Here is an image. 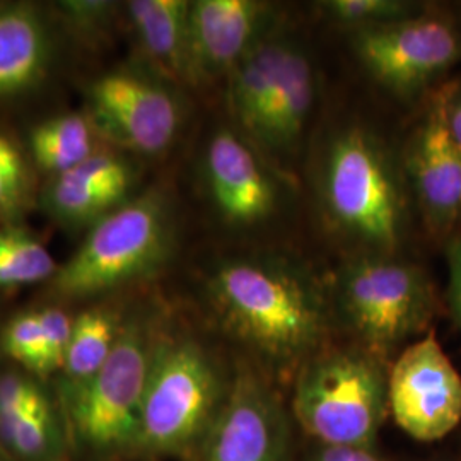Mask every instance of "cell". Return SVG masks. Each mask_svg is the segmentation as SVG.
Wrapping results in <instances>:
<instances>
[{
  "label": "cell",
  "instance_id": "1",
  "mask_svg": "<svg viewBox=\"0 0 461 461\" xmlns=\"http://www.w3.org/2000/svg\"><path fill=\"white\" fill-rule=\"evenodd\" d=\"M207 293L219 323L267 363L301 367L323 342L329 320L321 287L289 258L226 260L209 277Z\"/></svg>",
  "mask_w": 461,
  "mask_h": 461
},
{
  "label": "cell",
  "instance_id": "2",
  "mask_svg": "<svg viewBox=\"0 0 461 461\" xmlns=\"http://www.w3.org/2000/svg\"><path fill=\"white\" fill-rule=\"evenodd\" d=\"M405 176L388 149L359 125L335 133L320 167V198L331 228L367 253L395 255L407 230Z\"/></svg>",
  "mask_w": 461,
  "mask_h": 461
},
{
  "label": "cell",
  "instance_id": "3",
  "mask_svg": "<svg viewBox=\"0 0 461 461\" xmlns=\"http://www.w3.org/2000/svg\"><path fill=\"white\" fill-rule=\"evenodd\" d=\"M228 388L214 357L190 335L159 330L149 367L137 453L190 458L207 445Z\"/></svg>",
  "mask_w": 461,
  "mask_h": 461
},
{
  "label": "cell",
  "instance_id": "4",
  "mask_svg": "<svg viewBox=\"0 0 461 461\" xmlns=\"http://www.w3.org/2000/svg\"><path fill=\"white\" fill-rule=\"evenodd\" d=\"M159 330L156 316L131 314L98 373L76 388H60L67 430L74 445L93 460L137 453L149 367Z\"/></svg>",
  "mask_w": 461,
  "mask_h": 461
},
{
  "label": "cell",
  "instance_id": "5",
  "mask_svg": "<svg viewBox=\"0 0 461 461\" xmlns=\"http://www.w3.org/2000/svg\"><path fill=\"white\" fill-rule=\"evenodd\" d=\"M173 249L169 198L150 188L98 221L51 279V293L81 301L154 276Z\"/></svg>",
  "mask_w": 461,
  "mask_h": 461
},
{
  "label": "cell",
  "instance_id": "6",
  "mask_svg": "<svg viewBox=\"0 0 461 461\" xmlns=\"http://www.w3.org/2000/svg\"><path fill=\"white\" fill-rule=\"evenodd\" d=\"M294 413L327 446L369 447L388 405L381 359L363 347L318 350L299 367Z\"/></svg>",
  "mask_w": 461,
  "mask_h": 461
},
{
  "label": "cell",
  "instance_id": "7",
  "mask_svg": "<svg viewBox=\"0 0 461 461\" xmlns=\"http://www.w3.org/2000/svg\"><path fill=\"white\" fill-rule=\"evenodd\" d=\"M335 296L359 347L381 361L424 330L434 310L424 268L383 253L361 251L340 265Z\"/></svg>",
  "mask_w": 461,
  "mask_h": 461
},
{
  "label": "cell",
  "instance_id": "8",
  "mask_svg": "<svg viewBox=\"0 0 461 461\" xmlns=\"http://www.w3.org/2000/svg\"><path fill=\"white\" fill-rule=\"evenodd\" d=\"M86 118L98 137L116 148L158 156L182 131L183 104L173 84L146 72H106L86 91Z\"/></svg>",
  "mask_w": 461,
  "mask_h": 461
},
{
  "label": "cell",
  "instance_id": "9",
  "mask_svg": "<svg viewBox=\"0 0 461 461\" xmlns=\"http://www.w3.org/2000/svg\"><path fill=\"white\" fill-rule=\"evenodd\" d=\"M364 70L400 98H413L461 60V32L445 16H415L350 33Z\"/></svg>",
  "mask_w": 461,
  "mask_h": 461
},
{
  "label": "cell",
  "instance_id": "10",
  "mask_svg": "<svg viewBox=\"0 0 461 461\" xmlns=\"http://www.w3.org/2000/svg\"><path fill=\"white\" fill-rule=\"evenodd\" d=\"M388 407L396 424L419 441H436L461 420V378L429 333L407 347L388 375Z\"/></svg>",
  "mask_w": 461,
  "mask_h": 461
},
{
  "label": "cell",
  "instance_id": "11",
  "mask_svg": "<svg viewBox=\"0 0 461 461\" xmlns=\"http://www.w3.org/2000/svg\"><path fill=\"white\" fill-rule=\"evenodd\" d=\"M443 86L429 101L403 150V176L429 232L447 238L461 228V146L446 120Z\"/></svg>",
  "mask_w": 461,
  "mask_h": 461
},
{
  "label": "cell",
  "instance_id": "12",
  "mask_svg": "<svg viewBox=\"0 0 461 461\" xmlns=\"http://www.w3.org/2000/svg\"><path fill=\"white\" fill-rule=\"evenodd\" d=\"M285 420L260 373L243 364L228 388L205 461H284Z\"/></svg>",
  "mask_w": 461,
  "mask_h": 461
},
{
  "label": "cell",
  "instance_id": "13",
  "mask_svg": "<svg viewBox=\"0 0 461 461\" xmlns=\"http://www.w3.org/2000/svg\"><path fill=\"white\" fill-rule=\"evenodd\" d=\"M274 5L260 0L190 2L188 45L194 86L228 77L236 64L276 28Z\"/></svg>",
  "mask_w": 461,
  "mask_h": 461
},
{
  "label": "cell",
  "instance_id": "14",
  "mask_svg": "<svg viewBox=\"0 0 461 461\" xmlns=\"http://www.w3.org/2000/svg\"><path fill=\"white\" fill-rule=\"evenodd\" d=\"M205 176L221 217L236 228L262 224L279 207V185L241 133L219 129L205 152Z\"/></svg>",
  "mask_w": 461,
  "mask_h": 461
},
{
  "label": "cell",
  "instance_id": "15",
  "mask_svg": "<svg viewBox=\"0 0 461 461\" xmlns=\"http://www.w3.org/2000/svg\"><path fill=\"white\" fill-rule=\"evenodd\" d=\"M67 426L49 393L26 371L0 375V449L9 461H60Z\"/></svg>",
  "mask_w": 461,
  "mask_h": 461
},
{
  "label": "cell",
  "instance_id": "16",
  "mask_svg": "<svg viewBox=\"0 0 461 461\" xmlns=\"http://www.w3.org/2000/svg\"><path fill=\"white\" fill-rule=\"evenodd\" d=\"M135 171L115 152L98 150L74 169L53 176L41 194V205L66 226H95L131 200Z\"/></svg>",
  "mask_w": 461,
  "mask_h": 461
},
{
  "label": "cell",
  "instance_id": "17",
  "mask_svg": "<svg viewBox=\"0 0 461 461\" xmlns=\"http://www.w3.org/2000/svg\"><path fill=\"white\" fill-rule=\"evenodd\" d=\"M314 76L310 55L294 40L285 57L276 91L265 110L258 132L249 142L274 161H287L299 148L313 110L316 95Z\"/></svg>",
  "mask_w": 461,
  "mask_h": 461
},
{
  "label": "cell",
  "instance_id": "18",
  "mask_svg": "<svg viewBox=\"0 0 461 461\" xmlns=\"http://www.w3.org/2000/svg\"><path fill=\"white\" fill-rule=\"evenodd\" d=\"M127 13L149 66L166 83L194 86L186 0H132Z\"/></svg>",
  "mask_w": 461,
  "mask_h": 461
},
{
  "label": "cell",
  "instance_id": "19",
  "mask_svg": "<svg viewBox=\"0 0 461 461\" xmlns=\"http://www.w3.org/2000/svg\"><path fill=\"white\" fill-rule=\"evenodd\" d=\"M51 62L45 21L32 5L0 7V99L14 98L41 83Z\"/></svg>",
  "mask_w": 461,
  "mask_h": 461
},
{
  "label": "cell",
  "instance_id": "20",
  "mask_svg": "<svg viewBox=\"0 0 461 461\" xmlns=\"http://www.w3.org/2000/svg\"><path fill=\"white\" fill-rule=\"evenodd\" d=\"M294 38L277 28L248 51L228 76V103L240 131L251 142L276 91L285 57Z\"/></svg>",
  "mask_w": 461,
  "mask_h": 461
},
{
  "label": "cell",
  "instance_id": "21",
  "mask_svg": "<svg viewBox=\"0 0 461 461\" xmlns=\"http://www.w3.org/2000/svg\"><path fill=\"white\" fill-rule=\"evenodd\" d=\"M123 320L108 306L91 308L74 318L60 388H76L98 373L113 352Z\"/></svg>",
  "mask_w": 461,
  "mask_h": 461
},
{
  "label": "cell",
  "instance_id": "22",
  "mask_svg": "<svg viewBox=\"0 0 461 461\" xmlns=\"http://www.w3.org/2000/svg\"><path fill=\"white\" fill-rule=\"evenodd\" d=\"M34 163L59 176L89 159L96 149V132L79 113L55 116L36 125L30 133Z\"/></svg>",
  "mask_w": 461,
  "mask_h": 461
},
{
  "label": "cell",
  "instance_id": "23",
  "mask_svg": "<svg viewBox=\"0 0 461 461\" xmlns=\"http://www.w3.org/2000/svg\"><path fill=\"white\" fill-rule=\"evenodd\" d=\"M59 267L43 243L16 226L0 228V289L53 279Z\"/></svg>",
  "mask_w": 461,
  "mask_h": 461
},
{
  "label": "cell",
  "instance_id": "24",
  "mask_svg": "<svg viewBox=\"0 0 461 461\" xmlns=\"http://www.w3.org/2000/svg\"><path fill=\"white\" fill-rule=\"evenodd\" d=\"M323 16L348 33L392 24L422 13V7L405 0H327L318 4Z\"/></svg>",
  "mask_w": 461,
  "mask_h": 461
},
{
  "label": "cell",
  "instance_id": "25",
  "mask_svg": "<svg viewBox=\"0 0 461 461\" xmlns=\"http://www.w3.org/2000/svg\"><path fill=\"white\" fill-rule=\"evenodd\" d=\"M0 346L5 356L30 375L49 376L53 373L40 310L14 316L2 330Z\"/></svg>",
  "mask_w": 461,
  "mask_h": 461
},
{
  "label": "cell",
  "instance_id": "26",
  "mask_svg": "<svg viewBox=\"0 0 461 461\" xmlns=\"http://www.w3.org/2000/svg\"><path fill=\"white\" fill-rule=\"evenodd\" d=\"M30 173L16 142L0 133V215L14 217L30 198Z\"/></svg>",
  "mask_w": 461,
  "mask_h": 461
},
{
  "label": "cell",
  "instance_id": "27",
  "mask_svg": "<svg viewBox=\"0 0 461 461\" xmlns=\"http://www.w3.org/2000/svg\"><path fill=\"white\" fill-rule=\"evenodd\" d=\"M59 5L67 23L81 34H98L103 32L110 24V19L115 11V4L99 0L62 2Z\"/></svg>",
  "mask_w": 461,
  "mask_h": 461
},
{
  "label": "cell",
  "instance_id": "28",
  "mask_svg": "<svg viewBox=\"0 0 461 461\" xmlns=\"http://www.w3.org/2000/svg\"><path fill=\"white\" fill-rule=\"evenodd\" d=\"M449 258V299L461 323V234L453 238L447 248Z\"/></svg>",
  "mask_w": 461,
  "mask_h": 461
},
{
  "label": "cell",
  "instance_id": "29",
  "mask_svg": "<svg viewBox=\"0 0 461 461\" xmlns=\"http://www.w3.org/2000/svg\"><path fill=\"white\" fill-rule=\"evenodd\" d=\"M313 461H379V458L371 447L327 446L314 456Z\"/></svg>",
  "mask_w": 461,
  "mask_h": 461
},
{
  "label": "cell",
  "instance_id": "30",
  "mask_svg": "<svg viewBox=\"0 0 461 461\" xmlns=\"http://www.w3.org/2000/svg\"><path fill=\"white\" fill-rule=\"evenodd\" d=\"M446 120L453 137L461 146V83L447 84Z\"/></svg>",
  "mask_w": 461,
  "mask_h": 461
},
{
  "label": "cell",
  "instance_id": "31",
  "mask_svg": "<svg viewBox=\"0 0 461 461\" xmlns=\"http://www.w3.org/2000/svg\"><path fill=\"white\" fill-rule=\"evenodd\" d=\"M0 461H9L7 460V456L2 453V449H0Z\"/></svg>",
  "mask_w": 461,
  "mask_h": 461
}]
</instances>
